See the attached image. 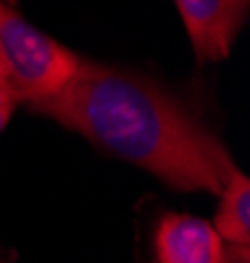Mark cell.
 Here are the masks:
<instances>
[{
	"label": "cell",
	"instance_id": "obj_4",
	"mask_svg": "<svg viewBox=\"0 0 250 263\" xmlns=\"http://www.w3.org/2000/svg\"><path fill=\"white\" fill-rule=\"evenodd\" d=\"M158 263H221L224 239L213 224L190 213H161L153 229Z\"/></svg>",
	"mask_w": 250,
	"mask_h": 263
},
{
	"label": "cell",
	"instance_id": "obj_6",
	"mask_svg": "<svg viewBox=\"0 0 250 263\" xmlns=\"http://www.w3.org/2000/svg\"><path fill=\"white\" fill-rule=\"evenodd\" d=\"M16 105H19L16 95L11 92V87L6 84V79L0 77V135L6 132V126H8L13 111H16Z\"/></svg>",
	"mask_w": 250,
	"mask_h": 263
},
{
	"label": "cell",
	"instance_id": "obj_7",
	"mask_svg": "<svg viewBox=\"0 0 250 263\" xmlns=\"http://www.w3.org/2000/svg\"><path fill=\"white\" fill-rule=\"evenodd\" d=\"M221 263H250V248H245V245H224Z\"/></svg>",
	"mask_w": 250,
	"mask_h": 263
},
{
	"label": "cell",
	"instance_id": "obj_2",
	"mask_svg": "<svg viewBox=\"0 0 250 263\" xmlns=\"http://www.w3.org/2000/svg\"><path fill=\"white\" fill-rule=\"evenodd\" d=\"M82 63V55L37 29L8 0H0V77L19 103L34 105L56 95Z\"/></svg>",
	"mask_w": 250,
	"mask_h": 263
},
{
	"label": "cell",
	"instance_id": "obj_3",
	"mask_svg": "<svg viewBox=\"0 0 250 263\" xmlns=\"http://www.w3.org/2000/svg\"><path fill=\"white\" fill-rule=\"evenodd\" d=\"M174 3L200 63H219L229 55L250 13V0H174Z\"/></svg>",
	"mask_w": 250,
	"mask_h": 263
},
{
	"label": "cell",
	"instance_id": "obj_5",
	"mask_svg": "<svg viewBox=\"0 0 250 263\" xmlns=\"http://www.w3.org/2000/svg\"><path fill=\"white\" fill-rule=\"evenodd\" d=\"M216 197L219 211L211 221L216 234L224 239V245L250 248V179L237 171Z\"/></svg>",
	"mask_w": 250,
	"mask_h": 263
},
{
	"label": "cell",
	"instance_id": "obj_1",
	"mask_svg": "<svg viewBox=\"0 0 250 263\" xmlns=\"http://www.w3.org/2000/svg\"><path fill=\"white\" fill-rule=\"evenodd\" d=\"M29 108L179 192L219 195L240 171L185 100L132 69L84 58L69 84Z\"/></svg>",
	"mask_w": 250,
	"mask_h": 263
},
{
	"label": "cell",
	"instance_id": "obj_8",
	"mask_svg": "<svg viewBox=\"0 0 250 263\" xmlns=\"http://www.w3.org/2000/svg\"><path fill=\"white\" fill-rule=\"evenodd\" d=\"M0 263H3V260H0Z\"/></svg>",
	"mask_w": 250,
	"mask_h": 263
}]
</instances>
